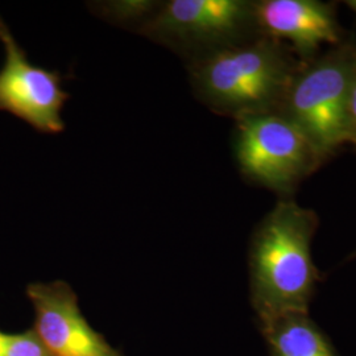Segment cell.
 Segmentation results:
<instances>
[{"mask_svg": "<svg viewBox=\"0 0 356 356\" xmlns=\"http://www.w3.org/2000/svg\"><path fill=\"white\" fill-rule=\"evenodd\" d=\"M270 356H339L309 314H288L259 326Z\"/></svg>", "mask_w": 356, "mask_h": 356, "instance_id": "obj_9", "label": "cell"}, {"mask_svg": "<svg viewBox=\"0 0 356 356\" xmlns=\"http://www.w3.org/2000/svg\"><path fill=\"white\" fill-rule=\"evenodd\" d=\"M26 296L35 310L33 330L51 356H124L91 327L67 282H32Z\"/></svg>", "mask_w": 356, "mask_h": 356, "instance_id": "obj_7", "label": "cell"}, {"mask_svg": "<svg viewBox=\"0 0 356 356\" xmlns=\"http://www.w3.org/2000/svg\"><path fill=\"white\" fill-rule=\"evenodd\" d=\"M344 4L356 15V0H346Z\"/></svg>", "mask_w": 356, "mask_h": 356, "instance_id": "obj_13", "label": "cell"}, {"mask_svg": "<svg viewBox=\"0 0 356 356\" xmlns=\"http://www.w3.org/2000/svg\"><path fill=\"white\" fill-rule=\"evenodd\" d=\"M259 36L288 45L300 61L307 63L342 44L344 31L334 3L319 0H254Z\"/></svg>", "mask_w": 356, "mask_h": 356, "instance_id": "obj_8", "label": "cell"}, {"mask_svg": "<svg viewBox=\"0 0 356 356\" xmlns=\"http://www.w3.org/2000/svg\"><path fill=\"white\" fill-rule=\"evenodd\" d=\"M347 123H348V135H350V144L356 148V72L350 95H348V106H347Z\"/></svg>", "mask_w": 356, "mask_h": 356, "instance_id": "obj_12", "label": "cell"}, {"mask_svg": "<svg viewBox=\"0 0 356 356\" xmlns=\"http://www.w3.org/2000/svg\"><path fill=\"white\" fill-rule=\"evenodd\" d=\"M138 35L169 48L188 64L259 38L254 0L161 1Z\"/></svg>", "mask_w": 356, "mask_h": 356, "instance_id": "obj_5", "label": "cell"}, {"mask_svg": "<svg viewBox=\"0 0 356 356\" xmlns=\"http://www.w3.org/2000/svg\"><path fill=\"white\" fill-rule=\"evenodd\" d=\"M353 259H356V250L353 252V254H350V256L347 257V260H353Z\"/></svg>", "mask_w": 356, "mask_h": 356, "instance_id": "obj_14", "label": "cell"}, {"mask_svg": "<svg viewBox=\"0 0 356 356\" xmlns=\"http://www.w3.org/2000/svg\"><path fill=\"white\" fill-rule=\"evenodd\" d=\"M161 1L152 0H113L90 3L94 15L114 26L134 29L136 33L157 11Z\"/></svg>", "mask_w": 356, "mask_h": 356, "instance_id": "obj_10", "label": "cell"}, {"mask_svg": "<svg viewBox=\"0 0 356 356\" xmlns=\"http://www.w3.org/2000/svg\"><path fill=\"white\" fill-rule=\"evenodd\" d=\"M0 356H51L36 331L10 334L0 330Z\"/></svg>", "mask_w": 356, "mask_h": 356, "instance_id": "obj_11", "label": "cell"}, {"mask_svg": "<svg viewBox=\"0 0 356 356\" xmlns=\"http://www.w3.org/2000/svg\"><path fill=\"white\" fill-rule=\"evenodd\" d=\"M186 65L195 98L213 113L239 120L279 113L302 61L288 45L259 36Z\"/></svg>", "mask_w": 356, "mask_h": 356, "instance_id": "obj_2", "label": "cell"}, {"mask_svg": "<svg viewBox=\"0 0 356 356\" xmlns=\"http://www.w3.org/2000/svg\"><path fill=\"white\" fill-rule=\"evenodd\" d=\"M356 72V36L302 63L293 79L280 114L312 141L326 163L350 144L347 106Z\"/></svg>", "mask_w": 356, "mask_h": 356, "instance_id": "obj_3", "label": "cell"}, {"mask_svg": "<svg viewBox=\"0 0 356 356\" xmlns=\"http://www.w3.org/2000/svg\"><path fill=\"white\" fill-rule=\"evenodd\" d=\"M317 213L293 198L279 200L250 241V298L259 326L288 314H309L323 280L312 257Z\"/></svg>", "mask_w": 356, "mask_h": 356, "instance_id": "obj_1", "label": "cell"}, {"mask_svg": "<svg viewBox=\"0 0 356 356\" xmlns=\"http://www.w3.org/2000/svg\"><path fill=\"white\" fill-rule=\"evenodd\" d=\"M234 156L250 184L293 198L301 182L325 164L305 134L280 113L235 120Z\"/></svg>", "mask_w": 356, "mask_h": 356, "instance_id": "obj_4", "label": "cell"}, {"mask_svg": "<svg viewBox=\"0 0 356 356\" xmlns=\"http://www.w3.org/2000/svg\"><path fill=\"white\" fill-rule=\"evenodd\" d=\"M0 42L6 51L0 67V111L22 119L41 134H61L63 110L70 99L61 73L32 64L1 16Z\"/></svg>", "mask_w": 356, "mask_h": 356, "instance_id": "obj_6", "label": "cell"}]
</instances>
